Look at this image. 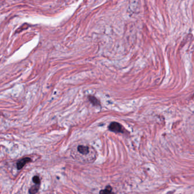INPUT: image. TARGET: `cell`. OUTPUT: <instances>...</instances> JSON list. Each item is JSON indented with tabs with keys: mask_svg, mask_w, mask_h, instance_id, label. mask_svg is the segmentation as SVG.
Wrapping results in <instances>:
<instances>
[{
	"mask_svg": "<svg viewBox=\"0 0 194 194\" xmlns=\"http://www.w3.org/2000/svg\"><path fill=\"white\" fill-rule=\"evenodd\" d=\"M108 128L109 129V131H113L115 133H123L124 130H123V127L122 125L117 123V122H112L111 123V124L109 125Z\"/></svg>",
	"mask_w": 194,
	"mask_h": 194,
	"instance_id": "1",
	"label": "cell"
},
{
	"mask_svg": "<svg viewBox=\"0 0 194 194\" xmlns=\"http://www.w3.org/2000/svg\"><path fill=\"white\" fill-rule=\"evenodd\" d=\"M40 184H36L32 186L29 190V193L30 194H35L38 192L40 188Z\"/></svg>",
	"mask_w": 194,
	"mask_h": 194,
	"instance_id": "6",
	"label": "cell"
},
{
	"mask_svg": "<svg viewBox=\"0 0 194 194\" xmlns=\"http://www.w3.org/2000/svg\"><path fill=\"white\" fill-rule=\"evenodd\" d=\"M33 180V182L36 183V184H40V179L38 176H35L34 177V178L32 179Z\"/></svg>",
	"mask_w": 194,
	"mask_h": 194,
	"instance_id": "7",
	"label": "cell"
},
{
	"mask_svg": "<svg viewBox=\"0 0 194 194\" xmlns=\"http://www.w3.org/2000/svg\"><path fill=\"white\" fill-rule=\"evenodd\" d=\"M78 150L80 153L83 155H86L89 153V148L87 146L80 145L78 147Z\"/></svg>",
	"mask_w": 194,
	"mask_h": 194,
	"instance_id": "4",
	"label": "cell"
},
{
	"mask_svg": "<svg viewBox=\"0 0 194 194\" xmlns=\"http://www.w3.org/2000/svg\"><path fill=\"white\" fill-rule=\"evenodd\" d=\"M30 161H31V159L30 158H25L22 159L17 163V169L21 170L27 163L29 162Z\"/></svg>",
	"mask_w": 194,
	"mask_h": 194,
	"instance_id": "2",
	"label": "cell"
},
{
	"mask_svg": "<svg viewBox=\"0 0 194 194\" xmlns=\"http://www.w3.org/2000/svg\"><path fill=\"white\" fill-rule=\"evenodd\" d=\"M100 194H115L112 192V188L111 186H108L105 189L100 191Z\"/></svg>",
	"mask_w": 194,
	"mask_h": 194,
	"instance_id": "5",
	"label": "cell"
},
{
	"mask_svg": "<svg viewBox=\"0 0 194 194\" xmlns=\"http://www.w3.org/2000/svg\"><path fill=\"white\" fill-rule=\"evenodd\" d=\"M88 99L89 101L95 106H100V102L99 101V100L97 99L96 97L93 96L89 95L88 96Z\"/></svg>",
	"mask_w": 194,
	"mask_h": 194,
	"instance_id": "3",
	"label": "cell"
}]
</instances>
